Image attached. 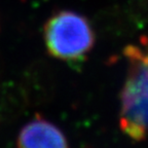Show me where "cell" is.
I'll return each mask as SVG.
<instances>
[{"mask_svg":"<svg viewBox=\"0 0 148 148\" xmlns=\"http://www.w3.org/2000/svg\"><path fill=\"white\" fill-rule=\"evenodd\" d=\"M44 37L51 55L66 61L86 57L95 42L88 20L70 10L60 12L47 22Z\"/></svg>","mask_w":148,"mask_h":148,"instance_id":"obj_1","label":"cell"},{"mask_svg":"<svg viewBox=\"0 0 148 148\" xmlns=\"http://www.w3.org/2000/svg\"><path fill=\"white\" fill-rule=\"evenodd\" d=\"M130 70L121 96L120 113L136 127L148 130V42L127 51Z\"/></svg>","mask_w":148,"mask_h":148,"instance_id":"obj_2","label":"cell"},{"mask_svg":"<svg viewBox=\"0 0 148 148\" xmlns=\"http://www.w3.org/2000/svg\"><path fill=\"white\" fill-rule=\"evenodd\" d=\"M21 147H66L67 140L55 125L43 118H36L22 129L18 138Z\"/></svg>","mask_w":148,"mask_h":148,"instance_id":"obj_3","label":"cell"}]
</instances>
